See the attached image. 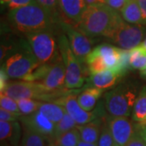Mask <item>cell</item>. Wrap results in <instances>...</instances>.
<instances>
[{
  "instance_id": "1",
  "label": "cell",
  "mask_w": 146,
  "mask_h": 146,
  "mask_svg": "<svg viewBox=\"0 0 146 146\" xmlns=\"http://www.w3.org/2000/svg\"><path fill=\"white\" fill-rule=\"evenodd\" d=\"M8 21L15 30L25 35L43 30L57 31L60 29L59 23L35 1L9 11Z\"/></svg>"
},
{
  "instance_id": "2",
  "label": "cell",
  "mask_w": 146,
  "mask_h": 146,
  "mask_svg": "<svg viewBox=\"0 0 146 146\" xmlns=\"http://www.w3.org/2000/svg\"><path fill=\"white\" fill-rule=\"evenodd\" d=\"M122 19L120 12L105 3L87 6L76 26L78 30L93 39L104 36Z\"/></svg>"
},
{
  "instance_id": "3",
  "label": "cell",
  "mask_w": 146,
  "mask_h": 146,
  "mask_svg": "<svg viewBox=\"0 0 146 146\" xmlns=\"http://www.w3.org/2000/svg\"><path fill=\"white\" fill-rule=\"evenodd\" d=\"M55 30H43L25 35L28 46L40 64H48L61 55Z\"/></svg>"
},
{
  "instance_id": "4",
  "label": "cell",
  "mask_w": 146,
  "mask_h": 146,
  "mask_svg": "<svg viewBox=\"0 0 146 146\" xmlns=\"http://www.w3.org/2000/svg\"><path fill=\"white\" fill-rule=\"evenodd\" d=\"M58 44L63 63L66 68L65 88L68 89H76L81 88L86 78V68L83 67L77 57L73 53L67 36L62 32L57 36Z\"/></svg>"
},
{
  "instance_id": "5",
  "label": "cell",
  "mask_w": 146,
  "mask_h": 146,
  "mask_svg": "<svg viewBox=\"0 0 146 146\" xmlns=\"http://www.w3.org/2000/svg\"><path fill=\"white\" fill-rule=\"evenodd\" d=\"M105 108L111 116H130L136 98V89L129 84H121L105 94Z\"/></svg>"
},
{
  "instance_id": "6",
  "label": "cell",
  "mask_w": 146,
  "mask_h": 146,
  "mask_svg": "<svg viewBox=\"0 0 146 146\" xmlns=\"http://www.w3.org/2000/svg\"><path fill=\"white\" fill-rule=\"evenodd\" d=\"M145 33V25L129 24L122 18L105 37L121 49L130 50L141 45Z\"/></svg>"
},
{
  "instance_id": "7",
  "label": "cell",
  "mask_w": 146,
  "mask_h": 146,
  "mask_svg": "<svg viewBox=\"0 0 146 146\" xmlns=\"http://www.w3.org/2000/svg\"><path fill=\"white\" fill-rule=\"evenodd\" d=\"M0 94H5L15 100L22 98H32L42 102H50L61 98L59 94H50L47 92L42 84L26 80H14L9 81L7 88Z\"/></svg>"
},
{
  "instance_id": "8",
  "label": "cell",
  "mask_w": 146,
  "mask_h": 146,
  "mask_svg": "<svg viewBox=\"0 0 146 146\" xmlns=\"http://www.w3.org/2000/svg\"><path fill=\"white\" fill-rule=\"evenodd\" d=\"M41 64L29 50L16 52L6 59L3 68L9 78L25 80Z\"/></svg>"
},
{
  "instance_id": "9",
  "label": "cell",
  "mask_w": 146,
  "mask_h": 146,
  "mask_svg": "<svg viewBox=\"0 0 146 146\" xmlns=\"http://www.w3.org/2000/svg\"><path fill=\"white\" fill-rule=\"evenodd\" d=\"M52 102L63 106L66 113L72 118L77 125H83L98 118L105 117V111L102 108L100 109L101 105L97 106L93 111H86L84 110L77 101V96L75 93L67 94Z\"/></svg>"
},
{
  "instance_id": "10",
  "label": "cell",
  "mask_w": 146,
  "mask_h": 146,
  "mask_svg": "<svg viewBox=\"0 0 146 146\" xmlns=\"http://www.w3.org/2000/svg\"><path fill=\"white\" fill-rule=\"evenodd\" d=\"M60 29L67 36L73 53L80 63L85 64L86 58L91 53L93 39L89 38L68 22L62 21L59 23Z\"/></svg>"
},
{
  "instance_id": "11",
  "label": "cell",
  "mask_w": 146,
  "mask_h": 146,
  "mask_svg": "<svg viewBox=\"0 0 146 146\" xmlns=\"http://www.w3.org/2000/svg\"><path fill=\"white\" fill-rule=\"evenodd\" d=\"M106 122L118 145H125L136 133V123L127 116H106Z\"/></svg>"
},
{
  "instance_id": "12",
  "label": "cell",
  "mask_w": 146,
  "mask_h": 146,
  "mask_svg": "<svg viewBox=\"0 0 146 146\" xmlns=\"http://www.w3.org/2000/svg\"><path fill=\"white\" fill-rule=\"evenodd\" d=\"M20 121L21 124L29 127L33 130L42 135L48 143L51 140L55 124L40 111L37 110L31 115H21Z\"/></svg>"
},
{
  "instance_id": "13",
  "label": "cell",
  "mask_w": 146,
  "mask_h": 146,
  "mask_svg": "<svg viewBox=\"0 0 146 146\" xmlns=\"http://www.w3.org/2000/svg\"><path fill=\"white\" fill-rule=\"evenodd\" d=\"M63 21L76 26L87 7L84 0H58Z\"/></svg>"
},
{
  "instance_id": "14",
  "label": "cell",
  "mask_w": 146,
  "mask_h": 146,
  "mask_svg": "<svg viewBox=\"0 0 146 146\" xmlns=\"http://www.w3.org/2000/svg\"><path fill=\"white\" fill-rule=\"evenodd\" d=\"M92 51L102 57L109 70L119 75V67L122 51L121 48L111 46L110 44H102L93 49Z\"/></svg>"
},
{
  "instance_id": "15",
  "label": "cell",
  "mask_w": 146,
  "mask_h": 146,
  "mask_svg": "<svg viewBox=\"0 0 146 146\" xmlns=\"http://www.w3.org/2000/svg\"><path fill=\"white\" fill-rule=\"evenodd\" d=\"M23 135V127L19 121H0V140L12 146H20Z\"/></svg>"
},
{
  "instance_id": "16",
  "label": "cell",
  "mask_w": 146,
  "mask_h": 146,
  "mask_svg": "<svg viewBox=\"0 0 146 146\" xmlns=\"http://www.w3.org/2000/svg\"><path fill=\"white\" fill-rule=\"evenodd\" d=\"M106 117V115L105 117L98 118L83 125H77L76 127L80 131L81 141L89 143H98Z\"/></svg>"
},
{
  "instance_id": "17",
  "label": "cell",
  "mask_w": 146,
  "mask_h": 146,
  "mask_svg": "<svg viewBox=\"0 0 146 146\" xmlns=\"http://www.w3.org/2000/svg\"><path fill=\"white\" fill-rule=\"evenodd\" d=\"M119 78H121V76L118 74L107 69L104 72L90 75L89 86L105 90L114 86Z\"/></svg>"
},
{
  "instance_id": "18",
  "label": "cell",
  "mask_w": 146,
  "mask_h": 146,
  "mask_svg": "<svg viewBox=\"0 0 146 146\" xmlns=\"http://www.w3.org/2000/svg\"><path fill=\"white\" fill-rule=\"evenodd\" d=\"M103 92L104 89L89 87L77 96L79 104L86 111H93L97 107L98 101L102 97Z\"/></svg>"
},
{
  "instance_id": "19",
  "label": "cell",
  "mask_w": 146,
  "mask_h": 146,
  "mask_svg": "<svg viewBox=\"0 0 146 146\" xmlns=\"http://www.w3.org/2000/svg\"><path fill=\"white\" fill-rule=\"evenodd\" d=\"M122 18L129 24L146 25L142 17L141 8L137 0H128L127 4L120 11Z\"/></svg>"
},
{
  "instance_id": "20",
  "label": "cell",
  "mask_w": 146,
  "mask_h": 146,
  "mask_svg": "<svg viewBox=\"0 0 146 146\" xmlns=\"http://www.w3.org/2000/svg\"><path fill=\"white\" fill-rule=\"evenodd\" d=\"M38 111L51 120L54 124L62 119L66 113L63 106L50 102H42Z\"/></svg>"
},
{
  "instance_id": "21",
  "label": "cell",
  "mask_w": 146,
  "mask_h": 146,
  "mask_svg": "<svg viewBox=\"0 0 146 146\" xmlns=\"http://www.w3.org/2000/svg\"><path fill=\"white\" fill-rule=\"evenodd\" d=\"M23 135L20 146H46V139L29 127L23 125Z\"/></svg>"
},
{
  "instance_id": "22",
  "label": "cell",
  "mask_w": 146,
  "mask_h": 146,
  "mask_svg": "<svg viewBox=\"0 0 146 146\" xmlns=\"http://www.w3.org/2000/svg\"><path fill=\"white\" fill-rule=\"evenodd\" d=\"M131 119L137 123L146 119V86L143 87L137 95L131 112Z\"/></svg>"
},
{
  "instance_id": "23",
  "label": "cell",
  "mask_w": 146,
  "mask_h": 146,
  "mask_svg": "<svg viewBox=\"0 0 146 146\" xmlns=\"http://www.w3.org/2000/svg\"><path fill=\"white\" fill-rule=\"evenodd\" d=\"M80 141V131L77 127H75L54 139L50 146H77Z\"/></svg>"
},
{
  "instance_id": "24",
  "label": "cell",
  "mask_w": 146,
  "mask_h": 146,
  "mask_svg": "<svg viewBox=\"0 0 146 146\" xmlns=\"http://www.w3.org/2000/svg\"><path fill=\"white\" fill-rule=\"evenodd\" d=\"M130 68L131 70L144 71L146 68V50L141 46H137L130 50Z\"/></svg>"
},
{
  "instance_id": "25",
  "label": "cell",
  "mask_w": 146,
  "mask_h": 146,
  "mask_svg": "<svg viewBox=\"0 0 146 146\" xmlns=\"http://www.w3.org/2000/svg\"><path fill=\"white\" fill-rule=\"evenodd\" d=\"M85 65L87 66V70L89 71L90 75L102 72L108 69L102 57H101L99 54L94 53V51H91L87 56Z\"/></svg>"
},
{
  "instance_id": "26",
  "label": "cell",
  "mask_w": 146,
  "mask_h": 146,
  "mask_svg": "<svg viewBox=\"0 0 146 146\" xmlns=\"http://www.w3.org/2000/svg\"><path fill=\"white\" fill-rule=\"evenodd\" d=\"M76 123L74 121L70 115L65 113V115L63 117V119L60 120L58 123L55 124L54 131V134H53L52 138L50 141L49 144H50L54 139H56L59 136L63 135V133L67 132L68 131L72 130V128L76 127Z\"/></svg>"
},
{
  "instance_id": "27",
  "label": "cell",
  "mask_w": 146,
  "mask_h": 146,
  "mask_svg": "<svg viewBox=\"0 0 146 146\" xmlns=\"http://www.w3.org/2000/svg\"><path fill=\"white\" fill-rule=\"evenodd\" d=\"M19 106V109L22 115H31L33 113L37 111L41 105L42 101L32 99V98H22L16 101Z\"/></svg>"
},
{
  "instance_id": "28",
  "label": "cell",
  "mask_w": 146,
  "mask_h": 146,
  "mask_svg": "<svg viewBox=\"0 0 146 146\" xmlns=\"http://www.w3.org/2000/svg\"><path fill=\"white\" fill-rule=\"evenodd\" d=\"M34 1L37 4L42 7L45 10H46L58 23L63 21L60 11L58 8V0H34Z\"/></svg>"
},
{
  "instance_id": "29",
  "label": "cell",
  "mask_w": 146,
  "mask_h": 146,
  "mask_svg": "<svg viewBox=\"0 0 146 146\" xmlns=\"http://www.w3.org/2000/svg\"><path fill=\"white\" fill-rule=\"evenodd\" d=\"M116 144L111 131L110 130L108 123L106 122V117L102 125V128L101 131L99 139L98 141V146H114Z\"/></svg>"
},
{
  "instance_id": "30",
  "label": "cell",
  "mask_w": 146,
  "mask_h": 146,
  "mask_svg": "<svg viewBox=\"0 0 146 146\" xmlns=\"http://www.w3.org/2000/svg\"><path fill=\"white\" fill-rule=\"evenodd\" d=\"M0 108L15 114L22 115L21 114L16 100L11 98L5 94H0Z\"/></svg>"
},
{
  "instance_id": "31",
  "label": "cell",
  "mask_w": 146,
  "mask_h": 146,
  "mask_svg": "<svg viewBox=\"0 0 146 146\" xmlns=\"http://www.w3.org/2000/svg\"><path fill=\"white\" fill-rule=\"evenodd\" d=\"M34 2V0H0L1 4L9 8V10L16 9L26 6Z\"/></svg>"
},
{
  "instance_id": "32",
  "label": "cell",
  "mask_w": 146,
  "mask_h": 146,
  "mask_svg": "<svg viewBox=\"0 0 146 146\" xmlns=\"http://www.w3.org/2000/svg\"><path fill=\"white\" fill-rule=\"evenodd\" d=\"M21 115L15 114L10 111L0 108V121L4 122H12V121H18L20 120Z\"/></svg>"
},
{
  "instance_id": "33",
  "label": "cell",
  "mask_w": 146,
  "mask_h": 146,
  "mask_svg": "<svg viewBox=\"0 0 146 146\" xmlns=\"http://www.w3.org/2000/svg\"><path fill=\"white\" fill-rule=\"evenodd\" d=\"M127 2L128 0H105V4L109 6L113 10L120 12Z\"/></svg>"
},
{
  "instance_id": "34",
  "label": "cell",
  "mask_w": 146,
  "mask_h": 146,
  "mask_svg": "<svg viewBox=\"0 0 146 146\" xmlns=\"http://www.w3.org/2000/svg\"><path fill=\"white\" fill-rule=\"evenodd\" d=\"M124 146H146V142L136 130V133Z\"/></svg>"
},
{
  "instance_id": "35",
  "label": "cell",
  "mask_w": 146,
  "mask_h": 146,
  "mask_svg": "<svg viewBox=\"0 0 146 146\" xmlns=\"http://www.w3.org/2000/svg\"><path fill=\"white\" fill-rule=\"evenodd\" d=\"M8 78L9 77L7 75L4 69L3 68H1V71H0V93L3 92L7 88V86L8 84V81H7Z\"/></svg>"
},
{
  "instance_id": "36",
  "label": "cell",
  "mask_w": 146,
  "mask_h": 146,
  "mask_svg": "<svg viewBox=\"0 0 146 146\" xmlns=\"http://www.w3.org/2000/svg\"><path fill=\"white\" fill-rule=\"evenodd\" d=\"M137 1H138V3L140 6V8H141L143 20L146 25V0H137Z\"/></svg>"
},
{
  "instance_id": "37",
  "label": "cell",
  "mask_w": 146,
  "mask_h": 146,
  "mask_svg": "<svg viewBox=\"0 0 146 146\" xmlns=\"http://www.w3.org/2000/svg\"><path fill=\"white\" fill-rule=\"evenodd\" d=\"M136 130L139 132V134L142 136V138L146 142V127L145 126L141 125L140 123H136Z\"/></svg>"
},
{
  "instance_id": "38",
  "label": "cell",
  "mask_w": 146,
  "mask_h": 146,
  "mask_svg": "<svg viewBox=\"0 0 146 146\" xmlns=\"http://www.w3.org/2000/svg\"><path fill=\"white\" fill-rule=\"evenodd\" d=\"M87 6L96 5V4H102L105 3V0H84Z\"/></svg>"
},
{
  "instance_id": "39",
  "label": "cell",
  "mask_w": 146,
  "mask_h": 146,
  "mask_svg": "<svg viewBox=\"0 0 146 146\" xmlns=\"http://www.w3.org/2000/svg\"><path fill=\"white\" fill-rule=\"evenodd\" d=\"M77 146H98V143H89V142L80 141Z\"/></svg>"
},
{
  "instance_id": "40",
  "label": "cell",
  "mask_w": 146,
  "mask_h": 146,
  "mask_svg": "<svg viewBox=\"0 0 146 146\" xmlns=\"http://www.w3.org/2000/svg\"><path fill=\"white\" fill-rule=\"evenodd\" d=\"M140 46H141L142 48H144V49H145L146 50V37L145 39L142 42V43H141V45H140Z\"/></svg>"
},
{
  "instance_id": "41",
  "label": "cell",
  "mask_w": 146,
  "mask_h": 146,
  "mask_svg": "<svg viewBox=\"0 0 146 146\" xmlns=\"http://www.w3.org/2000/svg\"><path fill=\"white\" fill-rule=\"evenodd\" d=\"M1 146H12L7 142H1Z\"/></svg>"
},
{
  "instance_id": "42",
  "label": "cell",
  "mask_w": 146,
  "mask_h": 146,
  "mask_svg": "<svg viewBox=\"0 0 146 146\" xmlns=\"http://www.w3.org/2000/svg\"><path fill=\"white\" fill-rule=\"evenodd\" d=\"M141 75H142V76H143L144 78H146V68L144 71L141 72Z\"/></svg>"
},
{
  "instance_id": "43",
  "label": "cell",
  "mask_w": 146,
  "mask_h": 146,
  "mask_svg": "<svg viewBox=\"0 0 146 146\" xmlns=\"http://www.w3.org/2000/svg\"><path fill=\"white\" fill-rule=\"evenodd\" d=\"M140 124H141V125H142V126H145V127H146V119L144 120L143 122L140 123Z\"/></svg>"
},
{
  "instance_id": "44",
  "label": "cell",
  "mask_w": 146,
  "mask_h": 146,
  "mask_svg": "<svg viewBox=\"0 0 146 146\" xmlns=\"http://www.w3.org/2000/svg\"><path fill=\"white\" fill-rule=\"evenodd\" d=\"M114 146H119V145H118L117 144H115V145H114Z\"/></svg>"
}]
</instances>
